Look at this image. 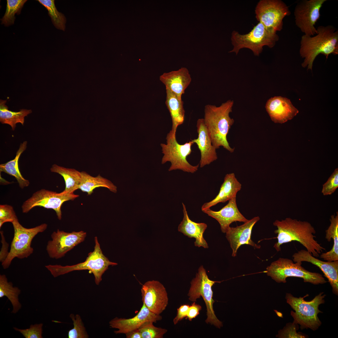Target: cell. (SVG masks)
Instances as JSON below:
<instances>
[{
	"mask_svg": "<svg viewBox=\"0 0 338 338\" xmlns=\"http://www.w3.org/2000/svg\"><path fill=\"white\" fill-rule=\"evenodd\" d=\"M273 224L277 228L274 232L277 234L278 241L274 246L277 252L281 250L282 244L293 241L299 242L314 257H319L325 250L315 239L316 236L313 234L316 231L308 222L287 218L281 221L276 220Z\"/></svg>",
	"mask_w": 338,
	"mask_h": 338,
	"instance_id": "obj_1",
	"label": "cell"
},
{
	"mask_svg": "<svg viewBox=\"0 0 338 338\" xmlns=\"http://www.w3.org/2000/svg\"><path fill=\"white\" fill-rule=\"evenodd\" d=\"M315 36L304 35L301 37L300 54L304 58L302 67L312 70L313 63L316 56L321 54L326 59L333 54H338V31L333 26H320Z\"/></svg>",
	"mask_w": 338,
	"mask_h": 338,
	"instance_id": "obj_2",
	"label": "cell"
},
{
	"mask_svg": "<svg viewBox=\"0 0 338 338\" xmlns=\"http://www.w3.org/2000/svg\"><path fill=\"white\" fill-rule=\"evenodd\" d=\"M234 102L229 100L220 106L208 104L204 108V122L213 145L216 149L220 146L231 153L234 151L229 145L227 136L234 120L229 116Z\"/></svg>",
	"mask_w": 338,
	"mask_h": 338,
	"instance_id": "obj_3",
	"label": "cell"
},
{
	"mask_svg": "<svg viewBox=\"0 0 338 338\" xmlns=\"http://www.w3.org/2000/svg\"><path fill=\"white\" fill-rule=\"evenodd\" d=\"M321 292L312 300L307 301L303 297H296L290 293H287L285 299L287 303L294 311H291V315L294 319L293 323L299 324L301 330L309 328L313 331L318 329L322 323L318 317L319 313H322L319 309V306L325 303L326 296Z\"/></svg>",
	"mask_w": 338,
	"mask_h": 338,
	"instance_id": "obj_4",
	"label": "cell"
},
{
	"mask_svg": "<svg viewBox=\"0 0 338 338\" xmlns=\"http://www.w3.org/2000/svg\"><path fill=\"white\" fill-rule=\"evenodd\" d=\"M95 246L93 251L89 253L84 262L72 265L64 266L60 265H48L45 266L54 277L64 275L76 270H87L92 273L97 285L102 280L103 274L110 265L115 266L117 264L110 261L103 254L97 237L95 238Z\"/></svg>",
	"mask_w": 338,
	"mask_h": 338,
	"instance_id": "obj_5",
	"label": "cell"
},
{
	"mask_svg": "<svg viewBox=\"0 0 338 338\" xmlns=\"http://www.w3.org/2000/svg\"><path fill=\"white\" fill-rule=\"evenodd\" d=\"M301 264V262L294 263L290 259L279 258L267 267L265 272L268 276L278 283H286V279L288 277L301 278L304 282L314 285L327 282L322 275L309 271L303 267Z\"/></svg>",
	"mask_w": 338,
	"mask_h": 338,
	"instance_id": "obj_6",
	"label": "cell"
},
{
	"mask_svg": "<svg viewBox=\"0 0 338 338\" xmlns=\"http://www.w3.org/2000/svg\"><path fill=\"white\" fill-rule=\"evenodd\" d=\"M279 39L276 32L267 30L259 22L250 32L245 34H241L233 31L231 37L233 48L229 52H235L237 54L240 49L247 48L251 50L254 55L259 56L264 46L272 48Z\"/></svg>",
	"mask_w": 338,
	"mask_h": 338,
	"instance_id": "obj_7",
	"label": "cell"
},
{
	"mask_svg": "<svg viewBox=\"0 0 338 338\" xmlns=\"http://www.w3.org/2000/svg\"><path fill=\"white\" fill-rule=\"evenodd\" d=\"M12 223L14 229V236L8 254L2 263L4 269L9 267L15 258L23 259L31 254L33 251L31 246L33 239L38 234L45 230L48 226L46 223H44L33 228H26L20 224L18 219Z\"/></svg>",
	"mask_w": 338,
	"mask_h": 338,
	"instance_id": "obj_8",
	"label": "cell"
},
{
	"mask_svg": "<svg viewBox=\"0 0 338 338\" xmlns=\"http://www.w3.org/2000/svg\"><path fill=\"white\" fill-rule=\"evenodd\" d=\"M216 282H220L210 279L206 270L203 266H201L198 269L196 277L190 282L191 286L187 295L189 300L192 302H196L197 300L201 297L202 298L207 308V317L205 320L206 323L220 328L223 325L216 316L213 306L215 301L213 298V292L212 287Z\"/></svg>",
	"mask_w": 338,
	"mask_h": 338,
	"instance_id": "obj_9",
	"label": "cell"
},
{
	"mask_svg": "<svg viewBox=\"0 0 338 338\" xmlns=\"http://www.w3.org/2000/svg\"><path fill=\"white\" fill-rule=\"evenodd\" d=\"M166 139V144H161L162 153L164 154L161 163L163 164L167 161L171 163L168 171L179 170L192 173L197 171L199 164L192 165L187 159V157L191 153V147L194 144L192 140L184 144H179L177 141L176 136H174L171 131L167 134Z\"/></svg>",
	"mask_w": 338,
	"mask_h": 338,
	"instance_id": "obj_10",
	"label": "cell"
},
{
	"mask_svg": "<svg viewBox=\"0 0 338 338\" xmlns=\"http://www.w3.org/2000/svg\"><path fill=\"white\" fill-rule=\"evenodd\" d=\"M256 18L268 30L276 32L283 28L284 18L290 14L288 7L280 0H261L257 4Z\"/></svg>",
	"mask_w": 338,
	"mask_h": 338,
	"instance_id": "obj_11",
	"label": "cell"
},
{
	"mask_svg": "<svg viewBox=\"0 0 338 338\" xmlns=\"http://www.w3.org/2000/svg\"><path fill=\"white\" fill-rule=\"evenodd\" d=\"M74 193H69L64 191L60 193L44 189L37 191L23 204L22 209L23 213H27L36 207H42L47 209H52L56 213L58 219L62 218L61 207L64 202L73 200L79 197Z\"/></svg>",
	"mask_w": 338,
	"mask_h": 338,
	"instance_id": "obj_12",
	"label": "cell"
},
{
	"mask_svg": "<svg viewBox=\"0 0 338 338\" xmlns=\"http://www.w3.org/2000/svg\"><path fill=\"white\" fill-rule=\"evenodd\" d=\"M326 0H302L294 11L296 25L304 35L313 36L317 33L315 27L320 16V10Z\"/></svg>",
	"mask_w": 338,
	"mask_h": 338,
	"instance_id": "obj_13",
	"label": "cell"
},
{
	"mask_svg": "<svg viewBox=\"0 0 338 338\" xmlns=\"http://www.w3.org/2000/svg\"><path fill=\"white\" fill-rule=\"evenodd\" d=\"M86 233L83 231L68 233L59 229L51 235L52 240L48 241L46 250L51 258L58 259L84 241Z\"/></svg>",
	"mask_w": 338,
	"mask_h": 338,
	"instance_id": "obj_14",
	"label": "cell"
},
{
	"mask_svg": "<svg viewBox=\"0 0 338 338\" xmlns=\"http://www.w3.org/2000/svg\"><path fill=\"white\" fill-rule=\"evenodd\" d=\"M141 292L143 303L151 312L160 315L165 310L168 302V294L160 282L154 280L146 282L142 285Z\"/></svg>",
	"mask_w": 338,
	"mask_h": 338,
	"instance_id": "obj_15",
	"label": "cell"
},
{
	"mask_svg": "<svg viewBox=\"0 0 338 338\" xmlns=\"http://www.w3.org/2000/svg\"><path fill=\"white\" fill-rule=\"evenodd\" d=\"M160 315L151 312L143 303L138 313L132 318L125 319L115 317L109 322L110 327L118 329L114 331L115 334H124L138 329L145 323L151 321L156 323L162 319Z\"/></svg>",
	"mask_w": 338,
	"mask_h": 338,
	"instance_id": "obj_16",
	"label": "cell"
},
{
	"mask_svg": "<svg viewBox=\"0 0 338 338\" xmlns=\"http://www.w3.org/2000/svg\"><path fill=\"white\" fill-rule=\"evenodd\" d=\"M259 219V216L255 217L241 225L236 227H229L226 233V237L232 250L233 257L236 256L238 248L243 244L250 245L255 249L260 248V245L256 244L251 239L253 227Z\"/></svg>",
	"mask_w": 338,
	"mask_h": 338,
	"instance_id": "obj_17",
	"label": "cell"
},
{
	"mask_svg": "<svg viewBox=\"0 0 338 338\" xmlns=\"http://www.w3.org/2000/svg\"><path fill=\"white\" fill-rule=\"evenodd\" d=\"M294 262H307L318 267L328 279L333 293L338 295V260L323 261L312 256L307 250H301L292 255Z\"/></svg>",
	"mask_w": 338,
	"mask_h": 338,
	"instance_id": "obj_18",
	"label": "cell"
},
{
	"mask_svg": "<svg viewBox=\"0 0 338 338\" xmlns=\"http://www.w3.org/2000/svg\"><path fill=\"white\" fill-rule=\"evenodd\" d=\"M265 107L271 120L275 123H284L293 119L299 113L289 99L281 96L269 99Z\"/></svg>",
	"mask_w": 338,
	"mask_h": 338,
	"instance_id": "obj_19",
	"label": "cell"
},
{
	"mask_svg": "<svg viewBox=\"0 0 338 338\" xmlns=\"http://www.w3.org/2000/svg\"><path fill=\"white\" fill-rule=\"evenodd\" d=\"M197 138L192 140L196 143L201 154L200 166L202 168L216 160L218 156L216 148L213 145L205 125L203 118L197 120Z\"/></svg>",
	"mask_w": 338,
	"mask_h": 338,
	"instance_id": "obj_20",
	"label": "cell"
},
{
	"mask_svg": "<svg viewBox=\"0 0 338 338\" xmlns=\"http://www.w3.org/2000/svg\"><path fill=\"white\" fill-rule=\"evenodd\" d=\"M236 197L229 200L227 204L218 211H214L209 208L202 211L217 221L220 224L222 232L223 233H226L232 223L237 221L245 223L248 220L238 209Z\"/></svg>",
	"mask_w": 338,
	"mask_h": 338,
	"instance_id": "obj_21",
	"label": "cell"
},
{
	"mask_svg": "<svg viewBox=\"0 0 338 338\" xmlns=\"http://www.w3.org/2000/svg\"><path fill=\"white\" fill-rule=\"evenodd\" d=\"M160 81L180 100L190 84L192 78L188 69L182 67L177 70L165 73L160 77Z\"/></svg>",
	"mask_w": 338,
	"mask_h": 338,
	"instance_id": "obj_22",
	"label": "cell"
},
{
	"mask_svg": "<svg viewBox=\"0 0 338 338\" xmlns=\"http://www.w3.org/2000/svg\"><path fill=\"white\" fill-rule=\"evenodd\" d=\"M182 205L183 218L178 226V231L190 238H194L195 246L208 248V244L203 237L204 233L207 227V224L196 223L191 220L188 216L185 205L182 203Z\"/></svg>",
	"mask_w": 338,
	"mask_h": 338,
	"instance_id": "obj_23",
	"label": "cell"
},
{
	"mask_svg": "<svg viewBox=\"0 0 338 338\" xmlns=\"http://www.w3.org/2000/svg\"><path fill=\"white\" fill-rule=\"evenodd\" d=\"M242 185L238 180L233 173L227 174L217 196L211 201L205 203L201 207L202 211L220 203H224L236 197L238 192L241 189Z\"/></svg>",
	"mask_w": 338,
	"mask_h": 338,
	"instance_id": "obj_24",
	"label": "cell"
},
{
	"mask_svg": "<svg viewBox=\"0 0 338 338\" xmlns=\"http://www.w3.org/2000/svg\"><path fill=\"white\" fill-rule=\"evenodd\" d=\"M166 104L170 112L172 122L171 130L172 134L176 136L178 127L182 124L185 119V111L183 102L169 89L166 88Z\"/></svg>",
	"mask_w": 338,
	"mask_h": 338,
	"instance_id": "obj_25",
	"label": "cell"
},
{
	"mask_svg": "<svg viewBox=\"0 0 338 338\" xmlns=\"http://www.w3.org/2000/svg\"><path fill=\"white\" fill-rule=\"evenodd\" d=\"M81 180L78 189L87 192V195H91L94 189L100 187H106L111 192H116L117 187L110 181L100 175L93 177L85 172H81Z\"/></svg>",
	"mask_w": 338,
	"mask_h": 338,
	"instance_id": "obj_26",
	"label": "cell"
},
{
	"mask_svg": "<svg viewBox=\"0 0 338 338\" xmlns=\"http://www.w3.org/2000/svg\"><path fill=\"white\" fill-rule=\"evenodd\" d=\"M27 144V141H25L20 144L13 159L0 165V172H3L15 177L19 187L22 189L28 186L30 184L29 181L25 179L21 174L18 164L20 156L26 149Z\"/></svg>",
	"mask_w": 338,
	"mask_h": 338,
	"instance_id": "obj_27",
	"label": "cell"
},
{
	"mask_svg": "<svg viewBox=\"0 0 338 338\" xmlns=\"http://www.w3.org/2000/svg\"><path fill=\"white\" fill-rule=\"evenodd\" d=\"M330 224L326 230L325 238L330 242L331 238L333 240V245L329 251L322 253L320 258L329 262L338 260V213L335 216H331L330 219Z\"/></svg>",
	"mask_w": 338,
	"mask_h": 338,
	"instance_id": "obj_28",
	"label": "cell"
},
{
	"mask_svg": "<svg viewBox=\"0 0 338 338\" xmlns=\"http://www.w3.org/2000/svg\"><path fill=\"white\" fill-rule=\"evenodd\" d=\"M50 170L52 172L58 173L63 177L65 187L63 191L72 193L78 189L81 180V172L74 169L65 168L55 164L52 166Z\"/></svg>",
	"mask_w": 338,
	"mask_h": 338,
	"instance_id": "obj_29",
	"label": "cell"
},
{
	"mask_svg": "<svg viewBox=\"0 0 338 338\" xmlns=\"http://www.w3.org/2000/svg\"><path fill=\"white\" fill-rule=\"evenodd\" d=\"M6 102V100H0V121L2 124L9 125L14 131L16 124L20 123L23 125L25 117L31 113L32 110L22 109L18 112L11 111L8 110L5 105Z\"/></svg>",
	"mask_w": 338,
	"mask_h": 338,
	"instance_id": "obj_30",
	"label": "cell"
},
{
	"mask_svg": "<svg viewBox=\"0 0 338 338\" xmlns=\"http://www.w3.org/2000/svg\"><path fill=\"white\" fill-rule=\"evenodd\" d=\"M21 290L17 287H13L11 282H8L5 274L0 275V298L6 297L11 302L13 309L12 313L16 314L21 309L22 305L18 297Z\"/></svg>",
	"mask_w": 338,
	"mask_h": 338,
	"instance_id": "obj_31",
	"label": "cell"
},
{
	"mask_svg": "<svg viewBox=\"0 0 338 338\" xmlns=\"http://www.w3.org/2000/svg\"><path fill=\"white\" fill-rule=\"evenodd\" d=\"M47 10L52 22L58 29L64 31L66 19L64 15L57 10L53 0H38Z\"/></svg>",
	"mask_w": 338,
	"mask_h": 338,
	"instance_id": "obj_32",
	"label": "cell"
},
{
	"mask_svg": "<svg viewBox=\"0 0 338 338\" xmlns=\"http://www.w3.org/2000/svg\"><path fill=\"white\" fill-rule=\"evenodd\" d=\"M26 0H7L6 11L2 18L1 24L8 26L14 23L16 13L19 14Z\"/></svg>",
	"mask_w": 338,
	"mask_h": 338,
	"instance_id": "obj_33",
	"label": "cell"
},
{
	"mask_svg": "<svg viewBox=\"0 0 338 338\" xmlns=\"http://www.w3.org/2000/svg\"><path fill=\"white\" fill-rule=\"evenodd\" d=\"M70 317L73 322V328L68 331L69 338H88L89 335L86 330L84 324L80 315L73 314Z\"/></svg>",
	"mask_w": 338,
	"mask_h": 338,
	"instance_id": "obj_34",
	"label": "cell"
},
{
	"mask_svg": "<svg viewBox=\"0 0 338 338\" xmlns=\"http://www.w3.org/2000/svg\"><path fill=\"white\" fill-rule=\"evenodd\" d=\"M151 321L145 323L138 329L142 338H162L167 330L155 326Z\"/></svg>",
	"mask_w": 338,
	"mask_h": 338,
	"instance_id": "obj_35",
	"label": "cell"
},
{
	"mask_svg": "<svg viewBox=\"0 0 338 338\" xmlns=\"http://www.w3.org/2000/svg\"><path fill=\"white\" fill-rule=\"evenodd\" d=\"M297 324L293 323H288L286 324L284 328L280 330L278 334L276 335L277 337L282 338H305L306 336L304 334L298 333L297 330Z\"/></svg>",
	"mask_w": 338,
	"mask_h": 338,
	"instance_id": "obj_36",
	"label": "cell"
},
{
	"mask_svg": "<svg viewBox=\"0 0 338 338\" xmlns=\"http://www.w3.org/2000/svg\"><path fill=\"white\" fill-rule=\"evenodd\" d=\"M338 187V169L336 168L327 181L323 185L321 192L324 196L331 195Z\"/></svg>",
	"mask_w": 338,
	"mask_h": 338,
	"instance_id": "obj_37",
	"label": "cell"
},
{
	"mask_svg": "<svg viewBox=\"0 0 338 338\" xmlns=\"http://www.w3.org/2000/svg\"><path fill=\"white\" fill-rule=\"evenodd\" d=\"M18 219L13 207L7 204L0 205V228L6 222L12 223Z\"/></svg>",
	"mask_w": 338,
	"mask_h": 338,
	"instance_id": "obj_38",
	"label": "cell"
},
{
	"mask_svg": "<svg viewBox=\"0 0 338 338\" xmlns=\"http://www.w3.org/2000/svg\"><path fill=\"white\" fill-rule=\"evenodd\" d=\"M43 324L40 323L31 325L29 328L19 329L14 327V329L20 332L25 338H42Z\"/></svg>",
	"mask_w": 338,
	"mask_h": 338,
	"instance_id": "obj_39",
	"label": "cell"
},
{
	"mask_svg": "<svg viewBox=\"0 0 338 338\" xmlns=\"http://www.w3.org/2000/svg\"><path fill=\"white\" fill-rule=\"evenodd\" d=\"M202 309L201 306L193 302L189 306L186 319H188L191 321L194 318H195L199 314V311Z\"/></svg>",
	"mask_w": 338,
	"mask_h": 338,
	"instance_id": "obj_40",
	"label": "cell"
},
{
	"mask_svg": "<svg viewBox=\"0 0 338 338\" xmlns=\"http://www.w3.org/2000/svg\"><path fill=\"white\" fill-rule=\"evenodd\" d=\"M189 307V305L184 304L181 305L177 309V315L173 320L174 325L177 324L179 321L186 317Z\"/></svg>",
	"mask_w": 338,
	"mask_h": 338,
	"instance_id": "obj_41",
	"label": "cell"
},
{
	"mask_svg": "<svg viewBox=\"0 0 338 338\" xmlns=\"http://www.w3.org/2000/svg\"><path fill=\"white\" fill-rule=\"evenodd\" d=\"M0 233L2 237L1 242L2 243V247L0 253V261L2 263L7 257L9 252L8 251V244L5 241L3 232L1 231Z\"/></svg>",
	"mask_w": 338,
	"mask_h": 338,
	"instance_id": "obj_42",
	"label": "cell"
},
{
	"mask_svg": "<svg viewBox=\"0 0 338 338\" xmlns=\"http://www.w3.org/2000/svg\"><path fill=\"white\" fill-rule=\"evenodd\" d=\"M125 334L127 338H142L138 329L129 332Z\"/></svg>",
	"mask_w": 338,
	"mask_h": 338,
	"instance_id": "obj_43",
	"label": "cell"
}]
</instances>
